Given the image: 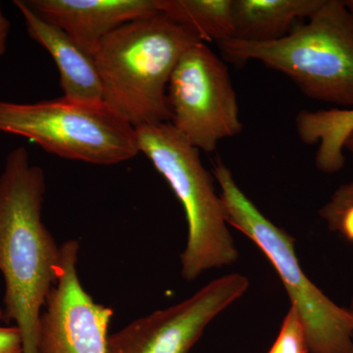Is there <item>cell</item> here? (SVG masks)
Segmentation results:
<instances>
[{
	"mask_svg": "<svg viewBox=\"0 0 353 353\" xmlns=\"http://www.w3.org/2000/svg\"><path fill=\"white\" fill-rule=\"evenodd\" d=\"M3 319L4 311L0 306V323ZM0 353H24L22 334L17 327L0 325Z\"/></svg>",
	"mask_w": 353,
	"mask_h": 353,
	"instance_id": "17",
	"label": "cell"
},
{
	"mask_svg": "<svg viewBox=\"0 0 353 353\" xmlns=\"http://www.w3.org/2000/svg\"><path fill=\"white\" fill-rule=\"evenodd\" d=\"M199 41L162 12L118 28L94 55L103 101L136 129L170 123L169 81L185 51Z\"/></svg>",
	"mask_w": 353,
	"mask_h": 353,
	"instance_id": "2",
	"label": "cell"
},
{
	"mask_svg": "<svg viewBox=\"0 0 353 353\" xmlns=\"http://www.w3.org/2000/svg\"><path fill=\"white\" fill-rule=\"evenodd\" d=\"M332 231L343 234L353 243V204L347 206L327 222Z\"/></svg>",
	"mask_w": 353,
	"mask_h": 353,
	"instance_id": "18",
	"label": "cell"
},
{
	"mask_svg": "<svg viewBox=\"0 0 353 353\" xmlns=\"http://www.w3.org/2000/svg\"><path fill=\"white\" fill-rule=\"evenodd\" d=\"M345 4L347 6L350 12L352 13L353 17V0H345Z\"/></svg>",
	"mask_w": 353,
	"mask_h": 353,
	"instance_id": "21",
	"label": "cell"
},
{
	"mask_svg": "<svg viewBox=\"0 0 353 353\" xmlns=\"http://www.w3.org/2000/svg\"><path fill=\"white\" fill-rule=\"evenodd\" d=\"M170 124L185 141L204 152L243 131L238 97L229 69L204 41L185 51L168 88Z\"/></svg>",
	"mask_w": 353,
	"mask_h": 353,
	"instance_id": "7",
	"label": "cell"
},
{
	"mask_svg": "<svg viewBox=\"0 0 353 353\" xmlns=\"http://www.w3.org/2000/svg\"><path fill=\"white\" fill-rule=\"evenodd\" d=\"M343 150H347L348 154L352 157L353 162V128L348 132L347 138L343 141Z\"/></svg>",
	"mask_w": 353,
	"mask_h": 353,
	"instance_id": "20",
	"label": "cell"
},
{
	"mask_svg": "<svg viewBox=\"0 0 353 353\" xmlns=\"http://www.w3.org/2000/svg\"><path fill=\"white\" fill-rule=\"evenodd\" d=\"M39 17L57 26L87 54L111 32L132 21L154 15L158 0H26Z\"/></svg>",
	"mask_w": 353,
	"mask_h": 353,
	"instance_id": "10",
	"label": "cell"
},
{
	"mask_svg": "<svg viewBox=\"0 0 353 353\" xmlns=\"http://www.w3.org/2000/svg\"><path fill=\"white\" fill-rule=\"evenodd\" d=\"M11 23L2 9L0 2V57L6 54L7 43H8L9 34H10Z\"/></svg>",
	"mask_w": 353,
	"mask_h": 353,
	"instance_id": "19",
	"label": "cell"
},
{
	"mask_svg": "<svg viewBox=\"0 0 353 353\" xmlns=\"http://www.w3.org/2000/svg\"><path fill=\"white\" fill-rule=\"evenodd\" d=\"M250 281L234 273L216 279L189 299L139 318L108 336V353H189L204 330L240 299Z\"/></svg>",
	"mask_w": 353,
	"mask_h": 353,
	"instance_id": "8",
	"label": "cell"
},
{
	"mask_svg": "<svg viewBox=\"0 0 353 353\" xmlns=\"http://www.w3.org/2000/svg\"><path fill=\"white\" fill-rule=\"evenodd\" d=\"M214 176L226 209L227 222L259 246L277 271L305 332L310 353H353V317L334 303L304 273L296 241L267 218L218 158Z\"/></svg>",
	"mask_w": 353,
	"mask_h": 353,
	"instance_id": "5",
	"label": "cell"
},
{
	"mask_svg": "<svg viewBox=\"0 0 353 353\" xmlns=\"http://www.w3.org/2000/svg\"><path fill=\"white\" fill-rule=\"evenodd\" d=\"M57 285L46 299L39 322V353H108L110 307L95 303L79 278L80 245L65 241Z\"/></svg>",
	"mask_w": 353,
	"mask_h": 353,
	"instance_id": "9",
	"label": "cell"
},
{
	"mask_svg": "<svg viewBox=\"0 0 353 353\" xmlns=\"http://www.w3.org/2000/svg\"><path fill=\"white\" fill-rule=\"evenodd\" d=\"M0 132L29 139L50 154L85 163L119 164L139 153L136 128L104 101L64 97L34 103L0 101Z\"/></svg>",
	"mask_w": 353,
	"mask_h": 353,
	"instance_id": "6",
	"label": "cell"
},
{
	"mask_svg": "<svg viewBox=\"0 0 353 353\" xmlns=\"http://www.w3.org/2000/svg\"><path fill=\"white\" fill-rule=\"evenodd\" d=\"M307 340L296 308L290 305L275 343L268 353H309Z\"/></svg>",
	"mask_w": 353,
	"mask_h": 353,
	"instance_id": "15",
	"label": "cell"
},
{
	"mask_svg": "<svg viewBox=\"0 0 353 353\" xmlns=\"http://www.w3.org/2000/svg\"><path fill=\"white\" fill-rule=\"evenodd\" d=\"M297 132L304 143H320L316 165L325 173H336L345 164L343 141L353 128V110L333 108L297 115Z\"/></svg>",
	"mask_w": 353,
	"mask_h": 353,
	"instance_id": "13",
	"label": "cell"
},
{
	"mask_svg": "<svg viewBox=\"0 0 353 353\" xmlns=\"http://www.w3.org/2000/svg\"><path fill=\"white\" fill-rule=\"evenodd\" d=\"M136 130L139 153L167 181L185 211L188 239L181 254L183 278L194 281L210 269L234 263L239 252L228 228L226 209L199 150L170 123Z\"/></svg>",
	"mask_w": 353,
	"mask_h": 353,
	"instance_id": "4",
	"label": "cell"
},
{
	"mask_svg": "<svg viewBox=\"0 0 353 353\" xmlns=\"http://www.w3.org/2000/svg\"><path fill=\"white\" fill-rule=\"evenodd\" d=\"M323 0H233L234 41L271 43L307 19Z\"/></svg>",
	"mask_w": 353,
	"mask_h": 353,
	"instance_id": "12",
	"label": "cell"
},
{
	"mask_svg": "<svg viewBox=\"0 0 353 353\" xmlns=\"http://www.w3.org/2000/svg\"><path fill=\"white\" fill-rule=\"evenodd\" d=\"M32 41L50 53L59 72L63 97L71 101H103V90L94 57L83 52L68 34L39 17L26 0H14Z\"/></svg>",
	"mask_w": 353,
	"mask_h": 353,
	"instance_id": "11",
	"label": "cell"
},
{
	"mask_svg": "<svg viewBox=\"0 0 353 353\" xmlns=\"http://www.w3.org/2000/svg\"><path fill=\"white\" fill-rule=\"evenodd\" d=\"M46 192L27 148L11 150L0 173V273L4 318L20 330L24 353H39L41 315L61 266V248L41 218Z\"/></svg>",
	"mask_w": 353,
	"mask_h": 353,
	"instance_id": "1",
	"label": "cell"
},
{
	"mask_svg": "<svg viewBox=\"0 0 353 353\" xmlns=\"http://www.w3.org/2000/svg\"><path fill=\"white\" fill-rule=\"evenodd\" d=\"M217 44L228 62H261L309 99L353 110V17L343 0H323L306 23L278 41Z\"/></svg>",
	"mask_w": 353,
	"mask_h": 353,
	"instance_id": "3",
	"label": "cell"
},
{
	"mask_svg": "<svg viewBox=\"0 0 353 353\" xmlns=\"http://www.w3.org/2000/svg\"><path fill=\"white\" fill-rule=\"evenodd\" d=\"M348 310L350 311V313H352L353 317V297L352 299V301H350V307H348Z\"/></svg>",
	"mask_w": 353,
	"mask_h": 353,
	"instance_id": "22",
	"label": "cell"
},
{
	"mask_svg": "<svg viewBox=\"0 0 353 353\" xmlns=\"http://www.w3.org/2000/svg\"><path fill=\"white\" fill-rule=\"evenodd\" d=\"M353 204V180L352 182L345 183L341 185L336 192H334L331 199L321 209H320V216L328 222L332 218L334 217L341 210H343L347 206Z\"/></svg>",
	"mask_w": 353,
	"mask_h": 353,
	"instance_id": "16",
	"label": "cell"
},
{
	"mask_svg": "<svg viewBox=\"0 0 353 353\" xmlns=\"http://www.w3.org/2000/svg\"><path fill=\"white\" fill-rule=\"evenodd\" d=\"M160 12L190 28L202 41L234 39L233 0H158Z\"/></svg>",
	"mask_w": 353,
	"mask_h": 353,
	"instance_id": "14",
	"label": "cell"
}]
</instances>
